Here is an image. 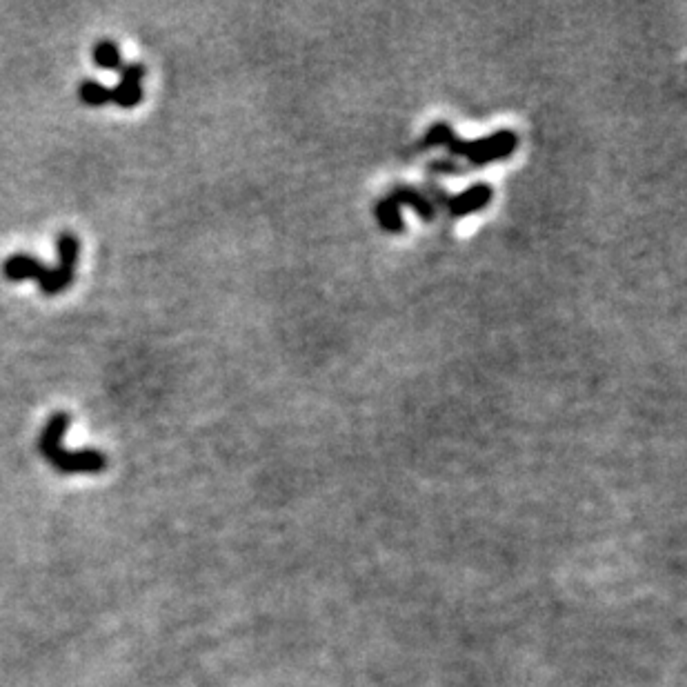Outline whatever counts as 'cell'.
<instances>
[{"label":"cell","instance_id":"3","mask_svg":"<svg viewBox=\"0 0 687 687\" xmlns=\"http://www.w3.org/2000/svg\"><path fill=\"white\" fill-rule=\"evenodd\" d=\"M49 465L56 467L63 474H94L103 472L107 467V456L98 450H81L69 452L63 445H56L52 450L43 452Z\"/></svg>","mask_w":687,"mask_h":687},{"label":"cell","instance_id":"5","mask_svg":"<svg viewBox=\"0 0 687 687\" xmlns=\"http://www.w3.org/2000/svg\"><path fill=\"white\" fill-rule=\"evenodd\" d=\"M490 198H492V192L487 185L470 187L461 196L450 198V212L452 216H467L476 212V209H483L487 203H490Z\"/></svg>","mask_w":687,"mask_h":687},{"label":"cell","instance_id":"6","mask_svg":"<svg viewBox=\"0 0 687 687\" xmlns=\"http://www.w3.org/2000/svg\"><path fill=\"white\" fill-rule=\"evenodd\" d=\"M69 425H72V416L67 412H56L49 421L45 423L41 438H38V452H47L52 450L56 445H63V438L69 430Z\"/></svg>","mask_w":687,"mask_h":687},{"label":"cell","instance_id":"1","mask_svg":"<svg viewBox=\"0 0 687 687\" xmlns=\"http://www.w3.org/2000/svg\"><path fill=\"white\" fill-rule=\"evenodd\" d=\"M78 254H81V243H78V238L74 234L63 232L61 236H58V265L56 267H47L45 263L38 261L36 256L14 254L5 261L3 274L7 281H14V283L27 281V278H36L38 290H41L45 296H56L72 285Z\"/></svg>","mask_w":687,"mask_h":687},{"label":"cell","instance_id":"7","mask_svg":"<svg viewBox=\"0 0 687 687\" xmlns=\"http://www.w3.org/2000/svg\"><path fill=\"white\" fill-rule=\"evenodd\" d=\"M94 63L101 67V69H112V72H121L123 63V54H121V47H118L114 41H101L94 45V52H92Z\"/></svg>","mask_w":687,"mask_h":687},{"label":"cell","instance_id":"9","mask_svg":"<svg viewBox=\"0 0 687 687\" xmlns=\"http://www.w3.org/2000/svg\"><path fill=\"white\" fill-rule=\"evenodd\" d=\"M378 221L385 229L390 232H398L403 227V216H401V205H398L394 198H387L381 205H378Z\"/></svg>","mask_w":687,"mask_h":687},{"label":"cell","instance_id":"4","mask_svg":"<svg viewBox=\"0 0 687 687\" xmlns=\"http://www.w3.org/2000/svg\"><path fill=\"white\" fill-rule=\"evenodd\" d=\"M121 81L112 89V103L123 109H132L143 101V78L145 65L143 63H129L121 67Z\"/></svg>","mask_w":687,"mask_h":687},{"label":"cell","instance_id":"2","mask_svg":"<svg viewBox=\"0 0 687 687\" xmlns=\"http://www.w3.org/2000/svg\"><path fill=\"white\" fill-rule=\"evenodd\" d=\"M425 145L427 147L443 145L450 149L452 154L465 156L470 163L485 165L490 161H496V158L512 154L516 147V136L512 132H499L490 138H481V141H461V138H456L452 129L445 123H438L430 129V132H427Z\"/></svg>","mask_w":687,"mask_h":687},{"label":"cell","instance_id":"8","mask_svg":"<svg viewBox=\"0 0 687 687\" xmlns=\"http://www.w3.org/2000/svg\"><path fill=\"white\" fill-rule=\"evenodd\" d=\"M78 98L89 107H103L107 103H112V89L105 87L103 83L92 81V78H87V81L78 85Z\"/></svg>","mask_w":687,"mask_h":687},{"label":"cell","instance_id":"10","mask_svg":"<svg viewBox=\"0 0 687 687\" xmlns=\"http://www.w3.org/2000/svg\"><path fill=\"white\" fill-rule=\"evenodd\" d=\"M392 198H394V201H396L398 205H401V203L412 205V207L416 209V212L421 214L423 218H430V216H432V205L427 203L423 196H418V194L414 192V189H398V192H396Z\"/></svg>","mask_w":687,"mask_h":687}]
</instances>
